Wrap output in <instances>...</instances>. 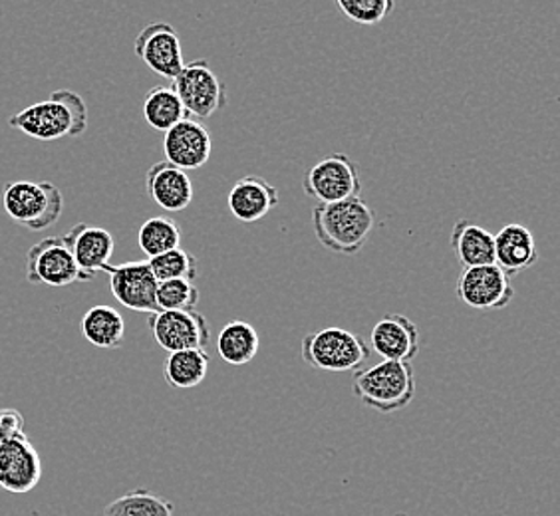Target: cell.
Masks as SVG:
<instances>
[{
	"label": "cell",
	"instance_id": "obj_28",
	"mask_svg": "<svg viewBox=\"0 0 560 516\" xmlns=\"http://www.w3.org/2000/svg\"><path fill=\"white\" fill-rule=\"evenodd\" d=\"M158 313H189L199 302V289L191 280H167L158 284Z\"/></svg>",
	"mask_w": 560,
	"mask_h": 516
},
{
	"label": "cell",
	"instance_id": "obj_6",
	"mask_svg": "<svg viewBox=\"0 0 560 516\" xmlns=\"http://www.w3.org/2000/svg\"><path fill=\"white\" fill-rule=\"evenodd\" d=\"M2 204L16 225L44 231L65 211V195L50 181H12L4 187Z\"/></svg>",
	"mask_w": 560,
	"mask_h": 516
},
{
	"label": "cell",
	"instance_id": "obj_17",
	"mask_svg": "<svg viewBox=\"0 0 560 516\" xmlns=\"http://www.w3.org/2000/svg\"><path fill=\"white\" fill-rule=\"evenodd\" d=\"M279 203V191L259 175L241 177L226 195V207L241 223H259Z\"/></svg>",
	"mask_w": 560,
	"mask_h": 516
},
{
	"label": "cell",
	"instance_id": "obj_11",
	"mask_svg": "<svg viewBox=\"0 0 560 516\" xmlns=\"http://www.w3.org/2000/svg\"><path fill=\"white\" fill-rule=\"evenodd\" d=\"M153 340L165 352H184V350H206L209 344V324L197 310L189 313H153L148 320Z\"/></svg>",
	"mask_w": 560,
	"mask_h": 516
},
{
	"label": "cell",
	"instance_id": "obj_23",
	"mask_svg": "<svg viewBox=\"0 0 560 516\" xmlns=\"http://www.w3.org/2000/svg\"><path fill=\"white\" fill-rule=\"evenodd\" d=\"M189 118L172 86L151 87L143 99V119L158 131H167Z\"/></svg>",
	"mask_w": 560,
	"mask_h": 516
},
{
	"label": "cell",
	"instance_id": "obj_22",
	"mask_svg": "<svg viewBox=\"0 0 560 516\" xmlns=\"http://www.w3.org/2000/svg\"><path fill=\"white\" fill-rule=\"evenodd\" d=\"M82 333L88 342L100 350H116L126 338L124 316L106 304L90 308L82 318Z\"/></svg>",
	"mask_w": 560,
	"mask_h": 516
},
{
	"label": "cell",
	"instance_id": "obj_20",
	"mask_svg": "<svg viewBox=\"0 0 560 516\" xmlns=\"http://www.w3.org/2000/svg\"><path fill=\"white\" fill-rule=\"evenodd\" d=\"M452 248L464 269L495 265V235L475 221L462 219L455 223Z\"/></svg>",
	"mask_w": 560,
	"mask_h": 516
},
{
	"label": "cell",
	"instance_id": "obj_30",
	"mask_svg": "<svg viewBox=\"0 0 560 516\" xmlns=\"http://www.w3.org/2000/svg\"><path fill=\"white\" fill-rule=\"evenodd\" d=\"M398 516H404V515H398Z\"/></svg>",
	"mask_w": 560,
	"mask_h": 516
},
{
	"label": "cell",
	"instance_id": "obj_16",
	"mask_svg": "<svg viewBox=\"0 0 560 516\" xmlns=\"http://www.w3.org/2000/svg\"><path fill=\"white\" fill-rule=\"evenodd\" d=\"M65 241L84 282L94 279L100 270L108 269L109 258L116 248V241L108 228L80 223L68 231Z\"/></svg>",
	"mask_w": 560,
	"mask_h": 516
},
{
	"label": "cell",
	"instance_id": "obj_25",
	"mask_svg": "<svg viewBox=\"0 0 560 516\" xmlns=\"http://www.w3.org/2000/svg\"><path fill=\"white\" fill-rule=\"evenodd\" d=\"M104 516H175V505L148 489H133L106 505Z\"/></svg>",
	"mask_w": 560,
	"mask_h": 516
},
{
	"label": "cell",
	"instance_id": "obj_5",
	"mask_svg": "<svg viewBox=\"0 0 560 516\" xmlns=\"http://www.w3.org/2000/svg\"><path fill=\"white\" fill-rule=\"evenodd\" d=\"M302 362L320 372H354L370 357V345L358 333L330 326L302 338Z\"/></svg>",
	"mask_w": 560,
	"mask_h": 516
},
{
	"label": "cell",
	"instance_id": "obj_27",
	"mask_svg": "<svg viewBox=\"0 0 560 516\" xmlns=\"http://www.w3.org/2000/svg\"><path fill=\"white\" fill-rule=\"evenodd\" d=\"M148 265L158 282H167V280L194 282L197 279V258L182 247L163 253L160 257L148 258Z\"/></svg>",
	"mask_w": 560,
	"mask_h": 516
},
{
	"label": "cell",
	"instance_id": "obj_21",
	"mask_svg": "<svg viewBox=\"0 0 560 516\" xmlns=\"http://www.w3.org/2000/svg\"><path fill=\"white\" fill-rule=\"evenodd\" d=\"M260 338L255 326L233 320L217 336V352L229 366H247L259 354Z\"/></svg>",
	"mask_w": 560,
	"mask_h": 516
},
{
	"label": "cell",
	"instance_id": "obj_26",
	"mask_svg": "<svg viewBox=\"0 0 560 516\" xmlns=\"http://www.w3.org/2000/svg\"><path fill=\"white\" fill-rule=\"evenodd\" d=\"M182 228L170 216H151L138 233V245L148 258L160 257L182 245Z\"/></svg>",
	"mask_w": 560,
	"mask_h": 516
},
{
	"label": "cell",
	"instance_id": "obj_15",
	"mask_svg": "<svg viewBox=\"0 0 560 516\" xmlns=\"http://www.w3.org/2000/svg\"><path fill=\"white\" fill-rule=\"evenodd\" d=\"M370 345L386 362H408L420 354V328L404 314H386L370 332Z\"/></svg>",
	"mask_w": 560,
	"mask_h": 516
},
{
	"label": "cell",
	"instance_id": "obj_3",
	"mask_svg": "<svg viewBox=\"0 0 560 516\" xmlns=\"http://www.w3.org/2000/svg\"><path fill=\"white\" fill-rule=\"evenodd\" d=\"M40 479V453L24 433L21 411L0 409V489L24 495L31 493Z\"/></svg>",
	"mask_w": 560,
	"mask_h": 516
},
{
	"label": "cell",
	"instance_id": "obj_10",
	"mask_svg": "<svg viewBox=\"0 0 560 516\" xmlns=\"http://www.w3.org/2000/svg\"><path fill=\"white\" fill-rule=\"evenodd\" d=\"M26 280L50 289L84 282L65 237H46L26 253Z\"/></svg>",
	"mask_w": 560,
	"mask_h": 516
},
{
	"label": "cell",
	"instance_id": "obj_12",
	"mask_svg": "<svg viewBox=\"0 0 560 516\" xmlns=\"http://www.w3.org/2000/svg\"><path fill=\"white\" fill-rule=\"evenodd\" d=\"M109 291L114 298L133 313H158V280L151 272L148 260H131L121 265H109Z\"/></svg>",
	"mask_w": 560,
	"mask_h": 516
},
{
	"label": "cell",
	"instance_id": "obj_18",
	"mask_svg": "<svg viewBox=\"0 0 560 516\" xmlns=\"http://www.w3.org/2000/svg\"><path fill=\"white\" fill-rule=\"evenodd\" d=\"M145 191L165 211H185L194 203V181L172 163L158 162L145 175Z\"/></svg>",
	"mask_w": 560,
	"mask_h": 516
},
{
	"label": "cell",
	"instance_id": "obj_7",
	"mask_svg": "<svg viewBox=\"0 0 560 516\" xmlns=\"http://www.w3.org/2000/svg\"><path fill=\"white\" fill-rule=\"evenodd\" d=\"M172 87L187 116L211 118L229 104L225 84L207 60H194L185 64L184 70L173 80Z\"/></svg>",
	"mask_w": 560,
	"mask_h": 516
},
{
	"label": "cell",
	"instance_id": "obj_9",
	"mask_svg": "<svg viewBox=\"0 0 560 516\" xmlns=\"http://www.w3.org/2000/svg\"><path fill=\"white\" fill-rule=\"evenodd\" d=\"M455 292L465 306L481 313L503 310L515 298L511 277L497 265L462 270Z\"/></svg>",
	"mask_w": 560,
	"mask_h": 516
},
{
	"label": "cell",
	"instance_id": "obj_8",
	"mask_svg": "<svg viewBox=\"0 0 560 516\" xmlns=\"http://www.w3.org/2000/svg\"><path fill=\"white\" fill-rule=\"evenodd\" d=\"M302 187L318 204H332L360 197L362 179L358 165L346 153H330L306 172Z\"/></svg>",
	"mask_w": 560,
	"mask_h": 516
},
{
	"label": "cell",
	"instance_id": "obj_29",
	"mask_svg": "<svg viewBox=\"0 0 560 516\" xmlns=\"http://www.w3.org/2000/svg\"><path fill=\"white\" fill-rule=\"evenodd\" d=\"M336 7L345 12L350 21L364 24V26H374L377 22L384 21L389 16V12L396 9L392 0H362V2H346L338 0Z\"/></svg>",
	"mask_w": 560,
	"mask_h": 516
},
{
	"label": "cell",
	"instance_id": "obj_2",
	"mask_svg": "<svg viewBox=\"0 0 560 516\" xmlns=\"http://www.w3.org/2000/svg\"><path fill=\"white\" fill-rule=\"evenodd\" d=\"M376 226V213L362 197L340 203L318 204L313 211V228L323 247L336 255H358Z\"/></svg>",
	"mask_w": 560,
	"mask_h": 516
},
{
	"label": "cell",
	"instance_id": "obj_14",
	"mask_svg": "<svg viewBox=\"0 0 560 516\" xmlns=\"http://www.w3.org/2000/svg\"><path fill=\"white\" fill-rule=\"evenodd\" d=\"M213 140L209 129L187 118L163 133V162L172 163L182 172H195L211 160Z\"/></svg>",
	"mask_w": 560,
	"mask_h": 516
},
{
	"label": "cell",
	"instance_id": "obj_24",
	"mask_svg": "<svg viewBox=\"0 0 560 516\" xmlns=\"http://www.w3.org/2000/svg\"><path fill=\"white\" fill-rule=\"evenodd\" d=\"M209 374V355L206 350L173 352L165 362V379L175 389L201 386Z\"/></svg>",
	"mask_w": 560,
	"mask_h": 516
},
{
	"label": "cell",
	"instance_id": "obj_4",
	"mask_svg": "<svg viewBox=\"0 0 560 516\" xmlns=\"http://www.w3.org/2000/svg\"><path fill=\"white\" fill-rule=\"evenodd\" d=\"M354 398L377 413H396L416 398V374L408 362H386L358 370L352 377Z\"/></svg>",
	"mask_w": 560,
	"mask_h": 516
},
{
	"label": "cell",
	"instance_id": "obj_1",
	"mask_svg": "<svg viewBox=\"0 0 560 516\" xmlns=\"http://www.w3.org/2000/svg\"><path fill=\"white\" fill-rule=\"evenodd\" d=\"M9 126L38 141L78 138L88 128L86 102L72 90H56L50 97L14 114Z\"/></svg>",
	"mask_w": 560,
	"mask_h": 516
},
{
	"label": "cell",
	"instance_id": "obj_19",
	"mask_svg": "<svg viewBox=\"0 0 560 516\" xmlns=\"http://www.w3.org/2000/svg\"><path fill=\"white\" fill-rule=\"evenodd\" d=\"M539 260L535 235L521 223H509L495 235V265L506 277L528 270Z\"/></svg>",
	"mask_w": 560,
	"mask_h": 516
},
{
	"label": "cell",
	"instance_id": "obj_13",
	"mask_svg": "<svg viewBox=\"0 0 560 516\" xmlns=\"http://www.w3.org/2000/svg\"><path fill=\"white\" fill-rule=\"evenodd\" d=\"M136 56L143 64L162 78L175 80L184 70V50L179 34L167 22H153L145 26L136 43H133Z\"/></svg>",
	"mask_w": 560,
	"mask_h": 516
}]
</instances>
